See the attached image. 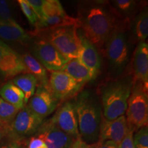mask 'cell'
Masks as SVG:
<instances>
[{
	"mask_svg": "<svg viewBox=\"0 0 148 148\" xmlns=\"http://www.w3.org/2000/svg\"><path fill=\"white\" fill-rule=\"evenodd\" d=\"M51 119L56 125L66 134L74 138L79 137L77 116L73 102L66 101L64 103L58 108Z\"/></svg>",
	"mask_w": 148,
	"mask_h": 148,
	"instance_id": "14",
	"label": "cell"
},
{
	"mask_svg": "<svg viewBox=\"0 0 148 148\" xmlns=\"http://www.w3.org/2000/svg\"><path fill=\"white\" fill-rule=\"evenodd\" d=\"M19 110V109L3 100L0 97V120L6 126L7 129H8L9 125L11 124Z\"/></svg>",
	"mask_w": 148,
	"mask_h": 148,
	"instance_id": "25",
	"label": "cell"
},
{
	"mask_svg": "<svg viewBox=\"0 0 148 148\" xmlns=\"http://www.w3.org/2000/svg\"><path fill=\"white\" fill-rule=\"evenodd\" d=\"M80 37L81 47L78 58L97 77L101 69V58L99 51L84 36Z\"/></svg>",
	"mask_w": 148,
	"mask_h": 148,
	"instance_id": "18",
	"label": "cell"
},
{
	"mask_svg": "<svg viewBox=\"0 0 148 148\" xmlns=\"http://www.w3.org/2000/svg\"><path fill=\"white\" fill-rule=\"evenodd\" d=\"M79 28L86 39L98 51L102 53L103 47L111 33L119 22L114 16L109 1H88L81 3L77 10Z\"/></svg>",
	"mask_w": 148,
	"mask_h": 148,
	"instance_id": "1",
	"label": "cell"
},
{
	"mask_svg": "<svg viewBox=\"0 0 148 148\" xmlns=\"http://www.w3.org/2000/svg\"><path fill=\"white\" fill-rule=\"evenodd\" d=\"M79 137L88 145L99 140L102 118L101 103L90 91L81 92L74 101Z\"/></svg>",
	"mask_w": 148,
	"mask_h": 148,
	"instance_id": "2",
	"label": "cell"
},
{
	"mask_svg": "<svg viewBox=\"0 0 148 148\" xmlns=\"http://www.w3.org/2000/svg\"><path fill=\"white\" fill-rule=\"evenodd\" d=\"M128 130L124 115L113 120H107L102 116L99 127V140H112L119 143Z\"/></svg>",
	"mask_w": 148,
	"mask_h": 148,
	"instance_id": "16",
	"label": "cell"
},
{
	"mask_svg": "<svg viewBox=\"0 0 148 148\" xmlns=\"http://www.w3.org/2000/svg\"><path fill=\"white\" fill-rule=\"evenodd\" d=\"M3 135H4V134H3V132H0V141H1V138H2V137H3Z\"/></svg>",
	"mask_w": 148,
	"mask_h": 148,
	"instance_id": "36",
	"label": "cell"
},
{
	"mask_svg": "<svg viewBox=\"0 0 148 148\" xmlns=\"http://www.w3.org/2000/svg\"><path fill=\"white\" fill-rule=\"evenodd\" d=\"M0 97L3 100L21 110L25 106L23 92L15 86L12 81L5 83L0 89Z\"/></svg>",
	"mask_w": 148,
	"mask_h": 148,
	"instance_id": "23",
	"label": "cell"
},
{
	"mask_svg": "<svg viewBox=\"0 0 148 148\" xmlns=\"http://www.w3.org/2000/svg\"><path fill=\"white\" fill-rule=\"evenodd\" d=\"M0 39L25 43L31 40V36L16 21H8L0 18Z\"/></svg>",
	"mask_w": 148,
	"mask_h": 148,
	"instance_id": "19",
	"label": "cell"
},
{
	"mask_svg": "<svg viewBox=\"0 0 148 148\" xmlns=\"http://www.w3.org/2000/svg\"><path fill=\"white\" fill-rule=\"evenodd\" d=\"M110 8L119 21L130 24L138 11V1L133 0H115L109 1Z\"/></svg>",
	"mask_w": 148,
	"mask_h": 148,
	"instance_id": "21",
	"label": "cell"
},
{
	"mask_svg": "<svg viewBox=\"0 0 148 148\" xmlns=\"http://www.w3.org/2000/svg\"><path fill=\"white\" fill-rule=\"evenodd\" d=\"M27 1L36 12V15L38 16V21L42 20L43 17L42 5H43L44 0H27Z\"/></svg>",
	"mask_w": 148,
	"mask_h": 148,
	"instance_id": "30",
	"label": "cell"
},
{
	"mask_svg": "<svg viewBox=\"0 0 148 148\" xmlns=\"http://www.w3.org/2000/svg\"><path fill=\"white\" fill-rule=\"evenodd\" d=\"M0 18L8 21H15L12 16L8 1L0 0Z\"/></svg>",
	"mask_w": 148,
	"mask_h": 148,
	"instance_id": "28",
	"label": "cell"
},
{
	"mask_svg": "<svg viewBox=\"0 0 148 148\" xmlns=\"http://www.w3.org/2000/svg\"><path fill=\"white\" fill-rule=\"evenodd\" d=\"M29 73L21 55L0 39V75L5 79Z\"/></svg>",
	"mask_w": 148,
	"mask_h": 148,
	"instance_id": "11",
	"label": "cell"
},
{
	"mask_svg": "<svg viewBox=\"0 0 148 148\" xmlns=\"http://www.w3.org/2000/svg\"><path fill=\"white\" fill-rule=\"evenodd\" d=\"M76 26H63L38 29L32 36L41 38L51 44L68 60L78 58L81 47V37Z\"/></svg>",
	"mask_w": 148,
	"mask_h": 148,
	"instance_id": "5",
	"label": "cell"
},
{
	"mask_svg": "<svg viewBox=\"0 0 148 148\" xmlns=\"http://www.w3.org/2000/svg\"><path fill=\"white\" fill-rule=\"evenodd\" d=\"M27 148H48L41 139L36 136H32L29 139Z\"/></svg>",
	"mask_w": 148,
	"mask_h": 148,
	"instance_id": "32",
	"label": "cell"
},
{
	"mask_svg": "<svg viewBox=\"0 0 148 148\" xmlns=\"http://www.w3.org/2000/svg\"><path fill=\"white\" fill-rule=\"evenodd\" d=\"M21 56L28 73L32 74L36 78L38 82L37 86H43L47 88L49 77L45 68L36 58L29 53H24Z\"/></svg>",
	"mask_w": 148,
	"mask_h": 148,
	"instance_id": "22",
	"label": "cell"
},
{
	"mask_svg": "<svg viewBox=\"0 0 148 148\" xmlns=\"http://www.w3.org/2000/svg\"><path fill=\"white\" fill-rule=\"evenodd\" d=\"M32 51V56L50 72L61 71L69 61L51 44L39 38L33 42Z\"/></svg>",
	"mask_w": 148,
	"mask_h": 148,
	"instance_id": "9",
	"label": "cell"
},
{
	"mask_svg": "<svg viewBox=\"0 0 148 148\" xmlns=\"http://www.w3.org/2000/svg\"><path fill=\"white\" fill-rule=\"evenodd\" d=\"M133 85L132 75H126L111 79L100 90L102 115L107 120H113L124 115Z\"/></svg>",
	"mask_w": 148,
	"mask_h": 148,
	"instance_id": "3",
	"label": "cell"
},
{
	"mask_svg": "<svg viewBox=\"0 0 148 148\" xmlns=\"http://www.w3.org/2000/svg\"><path fill=\"white\" fill-rule=\"evenodd\" d=\"M18 3L29 23L33 26L36 27L38 23V18L32 7L27 2V0H18Z\"/></svg>",
	"mask_w": 148,
	"mask_h": 148,
	"instance_id": "26",
	"label": "cell"
},
{
	"mask_svg": "<svg viewBox=\"0 0 148 148\" xmlns=\"http://www.w3.org/2000/svg\"><path fill=\"white\" fill-rule=\"evenodd\" d=\"M131 73L133 82L148 84V45L145 42L138 43L131 61Z\"/></svg>",
	"mask_w": 148,
	"mask_h": 148,
	"instance_id": "15",
	"label": "cell"
},
{
	"mask_svg": "<svg viewBox=\"0 0 148 148\" xmlns=\"http://www.w3.org/2000/svg\"><path fill=\"white\" fill-rule=\"evenodd\" d=\"M125 114L127 127L134 132L147 126V85L140 82H133Z\"/></svg>",
	"mask_w": 148,
	"mask_h": 148,
	"instance_id": "6",
	"label": "cell"
},
{
	"mask_svg": "<svg viewBox=\"0 0 148 148\" xmlns=\"http://www.w3.org/2000/svg\"><path fill=\"white\" fill-rule=\"evenodd\" d=\"M133 136H134V131L128 127L124 138L121 140L119 143H118V148H135Z\"/></svg>",
	"mask_w": 148,
	"mask_h": 148,
	"instance_id": "29",
	"label": "cell"
},
{
	"mask_svg": "<svg viewBox=\"0 0 148 148\" xmlns=\"http://www.w3.org/2000/svg\"><path fill=\"white\" fill-rule=\"evenodd\" d=\"M35 136L41 139L48 148H70L76 139L61 130L51 118L42 121Z\"/></svg>",
	"mask_w": 148,
	"mask_h": 148,
	"instance_id": "12",
	"label": "cell"
},
{
	"mask_svg": "<svg viewBox=\"0 0 148 148\" xmlns=\"http://www.w3.org/2000/svg\"><path fill=\"white\" fill-rule=\"evenodd\" d=\"M12 82L23 92L25 97L24 103L26 105L36 90L38 85L36 78L31 73H23L14 77Z\"/></svg>",
	"mask_w": 148,
	"mask_h": 148,
	"instance_id": "24",
	"label": "cell"
},
{
	"mask_svg": "<svg viewBox=\"0 0 148 148\" xmlns=\"http://www.w3.org/2000/svg\"><path fill=\"white\" fill-rule=\"evenodd\" d=\"M131 44L145 42L148 36V10L147 5L140 9L132 18L128 28Z\"/></svg>",
	"mask_w": 148,
	"mask_h": 148,
	"instance_id": "17",
	"label": "cell"
},
{
	"mask_svg": "<svg viewBox=\"0 0 148 148\" xmlns=\"http://www.w3.org/2000/svg\"><path fill=\"white\" fill-rule=\"evenodd\" d=\"M90 148H118V144L112 140H98L95 143L90 145Z\"/></svg>",
	"mask_w": 148,
	"mask_h": 148,
	"instance_id": "31",
	"label": "cell"
},
{
	"mask_svg": "<svg viewBox=\"0 0 148 148\" xmlns=\"http://www.w3.org/2000/svg\"><path fill=\"white\" fill-rule=\"evenodd\" d=\"M43 17L38 22L35 29L63 26H76L79 28L77 17L68 15L58 0H44Z\"/></svg>",
	"mask_w": 148,
	"mask_h": 148,
	"instance_id": "7",
	"label": "cell"
},
{
	"mask_svg": "<svg viewBox=\"0 0 148 148\" xmlns=\"http://www.w3.org/2000/svg\"><path fill=\"white\" fill-rule=\"evenodd\" d=\"M26 106L34 114L44 119L57 108L58 101L47 88L37 86L34 94L27 101Z\"/></svg>",
	"mask_w": 148,
	"mask_h": 148,
	"instance_id": "13",
	"label": "cell"
},
{
	"mask_svg": "<svg viewBox=\"0 0 148 148\" xmlns=\"http://www.w3.org/2000/svg\"><path fill=\"white\" fill-rule=\"evenodd\" d=\"M135 148H148L147 126L141 127L133 136Z\"/></svg>",
	"mask_w": 148,
	"mask_h": 148,
	"instance_id": "27",
	"label": "cell"
},
{
	"mask_svg": "<svg viewBox=\"0 0 148 148\" xmlns=\"http://www.w3.org/2000/svg\"><path fill=\"white\" fill-rule=\"evenodd\" d=\"M0 148H21V145L18 141H12L10 143L1 145Z\"/></svg>",
	"mask_w": 148,
	"mask_h": 148,
	"instance_id": "34",
	"label": "cell"
},
{
	"mask_svg": "<svg viewBox=\"0 0 148 148\" xmlns=\"http://www.w3.org/2000/svg\"><path fill=\"white\" fill-rule=\"evenodd\" d=\"M82 85L62 71L51 72L47 88L58 101H66L78 93Z\"/></svg>",
	"mask_w": 148,
	"mask_h": 148,
	"instance_id": "10",
	"label": "cell"
},
{
	"mask_svg": "<svg viewBox=\"0 0 148 148\" xmlns=\"http://www.w3.org/2000/svg\"><path fill=\"white\" fill-rule=\"evenodd\" d=\"M7 127L5 125L3 124V122L0 120V132H3V134H5L7 133Z\"/></svg>",
	"mask_w": 148,
	"mask_h": 148,
	"instance_id": "35",
	"label": "cell"
},
{
	"mask_svg": "<svg viewBox=\"0 0 148 148\" xmlns=\"http://www.w3.org/2000/svg\"><path fill=\"white\" fill-rule=\"evenodd\" d=\"M70 148H90V147L89 145L83 141L80 137H78L75 139Z\"/></svg>",
	"mask_w": 148,
	"mask_h": 148,
	"instance_id": "33",
	"label": "cell"
},
{
	"mask_svg": "<svg viewBox=\"0 0 148 148\" xmlns=\"http://www.w3.org/2000/svg\"><path fill=\"white\" fill-rule=\"evenodd\" d=\"M128 28L129 24L119 22L108 37L101 53L108 60L112 75L116 77L123 73L129 62L131 43Z\"/></svg>",
	"mask_w": 148,
	"mask_h": 148,
	"instance_id": "4",
	"label": "cell"
},
{
	"mask_svg": "<svg viewBox=\"0 0 148 148\" xmlns=\"http://www.w3.org/2000/svg\"><path fill=\"white\" fill-rule=\"evenodd\" d=\"M60 71L68 74L82 86L96 78L94 73L79 58L71 59L68 61Z\"/></svg>",
	"mask_w": 148,
	"mask_h": 148,
	"instance_id": "20",
	"label": "cell"
},
{
	"mask_svg": "<svg viewBox=\"0 0 148 148\" xmlns=\"http://www.w3.org/2000/svg\"><path fill=\"white\" fill-rule=\"evenodd\" d=\"M44 119L34 114L27 106L18 111L15 118L9 125L7 134L15 141L36 133Z\"/></svg>",
	"mask_w": 148,
	"mask_h": 148,
	"instance_id": "8",
	"label": "cell"
}]
</instances>
